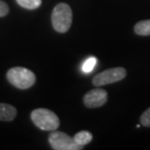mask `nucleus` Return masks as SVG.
<instances>
[{"mask_svg":"<svg viewBox=\"0 0 150 150\" xmlns=\"http://www.w3.org/2000/svg\"><path fill=\"white\" fill-rule=\"evenodd\" d=\"M52 24L57 32L64 33L71 27L73 13L69 4L61 3L55 6L52 13Z\"/></svg>","mask_w":150,"mask_h":150,"instance_id":"nucleus-1","label":"nucleus"},{"mask_svg":"<svg viewBox=\"0 0 150 150\" xmlns=\"http://www.w3.org/2000/svg\"><path fill=\"white\" fill-rule=\"evenodd\" d=\"M7 79L12 85L20 89L32 87L36 81L35 74L32 71L23 67H14L8 71Z\"/></svg>","mask_w":150,"mask_h":150,"instance_id":"nucleus-2","label":"nucleus"},{"mask_svg":"<svg viewBox=\"0 0 150 150\" xmlns=\"http://www.w3.org/2000/svg\"><path fill=\"white\" fill-rule=\"evenodd\" d=\"M31 119L38 128L44 131H54L60 124L59 117L47 108L33 110L31 112Z\"/></svg>","mask_w":150,"mask_h":150,"instance_id":"nucleus-3","label":"nucleus"},{"mask_svg":"<svg viewBox=\"0 0 150 150\" xmlns=\"http://www.w3.org/2000/svg\"><path fill=\"white\" fill-rule=\"evenodd\" d=\"M48 142L52 149L55 150H80L83 146L77 144L74 138L63 132L54 131L48 137Z\"/></svg>","mask_w":150,"mask_h":150,"instance_id":"nucleus-4","label":"nucleus"},{"mask_svg":"<svg viewBox=\"0 0 150 150\" xmlns=\"http://www.w3.org/2000/svg\"><path fill=\"white\" fill-rule=\"evenodd\" d=\"M126 76V70L123 68H113L105 70L97 74L93 79V83L95 86L107 85L122 80Z\"/></svg>","mask_w":150,"mask_h":150,"instance_id":"nucleus-5","label":"nucleus"},{"mask_svg":"<svg viewBox=\"0 0 150 150\" xmlns=\"http://www.w3.org/2000/svg\"><path fill=\"white\" fill-rule=\"evenodd\" d=\"M108 100V93L102 88H95L88 92L83 97V103L88 108H98L105 104Z\"/></svg>","mask_w":150,"mask_h":150,"instance_id":"nucleus-6","label":"nucleus"},{"mask_svg":"<svg viewBox=\"0 0 150 150\" xmlns=\"http://www.w3.org/2000/svg\"><path fill=\"white\" fill-rule=\"evenodd\" d=\"M17 115V110L13 106L7 103H0V121H12Z\"/></svg>","mask_w":150,"mask_h":150,"instance_id":"nucleus-7","label":"nucleus"},{"mask_svg":"<svg viewBox=\"0 0 150 150\" xmlns=\"http://www.w3.org/2000/svg\"><path fill=\"white\" fill-rule=\"evenodd\" d=\"M93 139V135L91 133L88 132V131H81L79 132L78 134H75L74 137V140L77 144L80 145V146H84V145L89 144Z\"/></svg>","mask_w":150,"mask_h":150,"instance_id":"nucleus-8","label":"nucleus"},{"mask_svg":"<svg viewBox=\"0 0 150 150\" xmlns=\"http://www.w3.org/2000/svg\"><path fill=\"white\" fill-rule=\"evenodd\" d=\"M134 31L137 34L142 36L150 35V19L143 20L136 23L134 27Z\"/></svg>","mask_w":150,"mask_h":150,"instance_id":"nucleus-9","label":"nucleus"},{"mask_svg":"<svg viewBox=\"0 0 150 150\" xmlns=\"http://www.w3.org/2000/svg\"><path fill=\"white\" fill-rule=\"evenodd\" d=\"M19 5L27 9L38 8L42 4V0H16Z\"/></svg>","mask_w":150,"mask_h":150,"instance_id":"nucleus-10","label":"nucleus"},{"mask_svg":"<svg viewBox=\"0 0 150 150\" xmlns=\"http://www.w3.org/2000/svg\"><path fill=\"white\" fill-rule=\"evenodd\" d=\"M97 64V59L94 58V57H91L89 59H88L86 60L85 62L83 63V64L82 66V70L83 72H84L86 74H88L92 72L95 65Z\"/></svg>","mask_w":150,"mask_h":150,"instance_id":"nucleus-11","label":"nucleus"},{"mask_svg":"<svg viewBox=\"0 0 150 150\" xmlns=\"http://www.w3.org/2000/svg\"><path fill=\"white\" fill-rule=\"evenodd\" d=\"M140 121L141 123L145 127H150V108L142 114Z\"/></svg>","mask_w":150,"mask_h":150,"instance_id":"nucleus-12","label":"nucleus"},{"mask_svg":"<svg viewBox=\"0 0 150 150\" xmlns=\"http://www.w3.org/2000/svg\"><path fill=\"white\" fill-rule=\"evenodd\" d=\"M9 12V8L8 4L4 1L0 0V17L6 16Z\"/></svg>","mask_w":150,"mask_h":150,"instance_id":"nucleus-13","label":"nucleus"}]
</instances>
